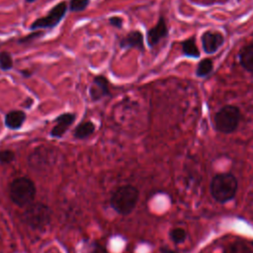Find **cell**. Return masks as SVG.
I'll return each instance as SVG.
<instances>
[{
    "instance_id": "cell-1",
    "label": "cell",
    "mask_w": 253,
    "mask_h": 253,
    "mask_svg": "<svg viewBox=\"0 0 253 253\" xmlns=\"http://www.w3.org/2000/svg\"><path fill=\"white\" fill-rule=\"evenodd\" d=\"M238 189L236 177L229 172L218 173L214 175L210 184V192L214 201L224 204L231 201Z\"/></svg>"
},
{
    "instance_id": "cell-2",
    "label": "cell",
    "mask_w": 253,
    "mask_h": 253,
    "mask_svg": "<svg viewBox=\"0 0 253 253\" xmlns=\"http://www.w3.org/2000/svg\"><path fill=\"white\" fill-rule=\"evenodd\" d=\"M138 190L131 185L119 187L111 197L112 208L123 215L129 214L138 201Z\"/></svg>"
},
{
    "instance_id": "cell-3",
    "label": "cell",
    "mask_w": 253,
    "mask_h": 253,
    "mask_svg": "<svg viewBox=\"0 0 253 253\" xmlns=\"http://www.w3.org/2000/svg\"><path fill=\"white\" fill-rule=\"evenodd\" d=\"M241 121V112L234 105H225L213 117V126L216 131L228 134L238 127Z\"/></svg>"
},
{
    "instance_id": "cell-4",
    "label": "cell",
    "mask_w": 253,
    "mask_h": 253,
    "mask_svg": "<svg viewBox=\"0 0 253 253\" xmlns=\"http://www.w3.org/2000/svg\"><path fill=\"white\" fill-rule=\"evenodd\" d=\"M10 198L19 207L29 206L33 203L36 196V186L27 177H19L12 181L9 188Z\"/></svg>"
},
{
    "instance_id": "cell-5",
    "label": "cell",
    "mask_w": 253,
    "mask_h": 253,
    "mask_svg": "<svg viewBox=\"0 0 253 253\" xmlns=\"http://www.w3.org/2000/svg\"><path fill=\"white\" fill-rule=\"evenodd\" d=\"M51 211L42 203H32L22 213L23 221L34 229L44 228L50 221Z\"/></svg>"
},
{
    "instance_id": "cell-6",
    "label": "cell",
    "mask_w": 253,
    "mask_h": 253,
    "mask_svg": "<svg viewBox=\"0 0 253 253\" xmlns=\"http://www.w3.org/2000/svg\"><path fill=\"white\" fill-rule=\"evenodd\" d=\"M65 12H66V4L64 2L58 3L49 11V13L45 17L36 20L32 24L31 28L32 29L52 28L60 22V20L65 15Z\"/></svg>"
},
{
    "instance_id": "cell-7",
    "label": "cell",
    "mask_w": 253,
    "mask_h": 253,
    "mask_svg": "<svg viewBox=\"0 0 253 253\" xmlns=\"http://www.w3.org/2000/svg\"><path fill=\"white\" fill-rule=\"evenodd\" d=\"M202 46L206 53H215L223 44L224 37L221 33L216 31H206L201 37Z\"/></svg>"
},
{
    "instance_id": "cell-8",
    "label": "cell",
    "mask_w": 253,
    "mask_h": 253,
    "mask_svg": "<svg viewBox=\"0 0 253 253\" xmlns=\"http://www.w3.org/2000/svg\"><path fill=\"white\" fill-rule=\"evenodd\" d=\"M168 35V28L163 17L159 18L157 24L147 32V42L150 46L156 45Z\"/></svg>"
},
{
    "instance_id": "cell-9",
    "label": "cell",
    "mask_w": 253,
    "mask_h": 253,
    "mask_svg": "<svg viewBox=\"0 0 253 253\" xmlns=\"http://www.w3.org/2000/svg\"><path fill=\"white\" fill-rule=\"evenodd\" d=\"M75 116L73 114L65 113L59 116L56 119V126L51 130V135L54 137H60L64 134V132L67 130V128L71 126V124L74 122Z\"/></svg>"
},
{
    "instance_id": "cell-10",
    "label": "cell",
    "mask_w": 253,
    "mask_h": 253,
    "mask_svg": "<svg viewBox=\"0 0 253 253\" xmlns=\"http://www.w3.org/2000/svg\"><path fill=\"white\" fill-rule=\"evenodd\" d=\"M240 65L246 71L253 73V43L244 45L238 52Z\"/></svg>"
},
{
    "instance_id": "cell-11",
    "label": "cell",
    "mask_w": 253,
    "mask_h": 253,
    "mask_svg": "<svg viewBox=\"0 0 253 253\" xmlns=\"http://www.w3.org/2000/svg\"><path fill=\"white\" fill-rule=\"evenodd\" d=\"M90 94L91 97L94 100L100 99L103 96H106L109 94V89H108V82L105 77L103 76H98L94 79L93 85L90 89Z\"/></svg>"
},
{
    "instance_id": "cell-12",
    "label": "cell",
    "mask_w": 253,
    "mask_h": 253,
    "mask_svg": "<svg viewBox=\"0 0 253 253\" xmlns=\"http://www.w3.org/2000/svg\"><path fill=\"white\" fill-rule=\"evenodd\" d=\"M121 45L123 47H136L143 49V37L138 31L130 32L122 42Z\"/></svg>"
},
{
    "instance_id": "cell-13",
    "label": "cell",
    "mask_w": 253,
    "mask_h": 253,
    "mask_svg": "<svg viewBox=\"0 0 253 253\" xmlns=\"http://www.w3.org/2000/svg\"><path fill=\"white\" fill-rule=\"evenodd\" d=\"M26 120V115L22 111H12L8 113L5 117V125L12 129H16L22 126L24 121Z\"/></svg>"
},
{
    "instance_id": "cell-14",
    "label": "cell",
    "mask_w": 253,
    "mask_h": 253,
    "mask_svg": "<svg viewBox=\"0 0 253 253\" xmlns=\"http://www.w3.org/2000/svg\"><path fill=\"white\" fill-rule=\"evenodd\" d=\"M182 53L187 57L199 58L201 52L196 44L195 38H189L182 42Z\"/></svg>"
},
{
    "instance_id": "cell-15",
    "label": "cell",
    "mask_w": 253,
    "mask_h": 253,
    "mask_svg": "<svg viewBox=\"0 0 253 253\" xmlns=\"http://www.w3.org/2000/svg\"><path fill=\"white\" fill-rule=\"evenodd\" d=\"M222 253H251V249L244 241L234 240L224 246Z\"/></svg>"
},
{
    "instance_id": "cell-16",
    "label": "cell",
    "mask_w": 253,
    "mask_h": 253,
    "mask_svg": "<svg viewBox=\"0 0 253 253\" xmlns=\"http://www.w3.org/2000/svg\"><path fill=\"white\" fill-rule=\"evenodd\" d=\"M213 68V62L211 58H203L197 65L196 68V75L198 77H206L208 76Z\"/></svg>"
},
{
    "instance_id": "cell-17",
    "label": "cell",
    "mask_w": 253,
    "mask_h": 253,
    "mask_svg": "<svg viewBox=\"0 0 253 253\" xmlns=\"http://www.w3.org/2000/svg\"><path fill=\"white\" fill-rule=\"evenodd\" d=\"M95 130V126L91 122H84L81 123L74 131V135L77 138H85L92 134Z\"/></svg>"
},
{
    "instance_id": "cell-18",
    "label": "cell",
    "mask_w": 253,
    "mask_h": 253,
    "mask_svg": "<svg viewBox=\"0 0 253 253\" xmlns=\"http://www.w3.org/2000/svg\"><path fill=\"white\" fill-rule=\"evenodd\" d=\"M169 236H170V239L175 244H180V243H183L186 240L187 232L182 227H175V228H172L170 230Z\"/></svg>"
},
{
    "instance_id": "cell-19",
    "label": "cell",
    "mask_w": 253,
    "mask_h": 253,
    "mask_svg": "<svg viewBox=\"0 0 253 253\" xmlns=\"http://www.w3.org/2000/svg\"><path fill=\"white\" fill-rule=\"evenodd\" d=\"M13 60L9 53L7 52H1L0 53V68L3 70H9L12 68Z\"/></svg>"
},
{
    "instance_id": "cell-20",
    "label": "cell",
    "mask_w": 253,
    "mask_h": 253,
    "mask_svg": "<svg viewBox=\"0 0 253 253\" xmlns=\"http://www.w3.org/2000/svg\"><path fill=\"white\" fill-rule=\"evenodd\" d=\"M89 3V0H71L70 10L73 12H79L84 10Z\"/></svg>"
},
{
    "instance_id": "cell-21",
    "label": "cell",
    "mask_w": 253,
    "mask_h": 253,
    "mask_svg": "<svg viewBox=\"0 0 253 253\" xmlns=\"http://www.w3.org/2000/svg\"><path fill=\"white\" fill-rule=\"evenodd\" d=\"M15 158V154L11 150H1L0 151V162L1 163H10Z\"/></svg>"
},
{
    "instance_id": "cell-22",
    "label": "cell",
    "mask_w": 253,
    "mask_h": 253,
    "mask_svg": "<svg viewBox=\"0 0 253 253\" xmlns=\"http://www.w3.org/2000/svg\"><path fill=\"white\" fill-rule=\"evenodd\" d=\"M110 23L117 28H121V26L123 24V20L119 17H112V18H110Z\"/></svg>"
},
{
    "instance_id": "cell-23",
    "label": "cell",
    "mask_w": 253,
    "mask_h": 253,
    "mask_svg": "<svg viewBox=\"0 0 253 253\" xmlns=\"http://www.w3.org/2000/svg\"><path fill=\"white\" fill-rule=\"evenodd\" d=\"M91 253H107V250L101 244H95L93 246V249H92Z\"/></svg>"
},
{
    "instance_id": "cell-24",
    "label": "cell",
    "mask_w": 253,
    "mask_h": 253,
    "mask_svg": "<svg viewBox=\"0 0 253 253\" xmlns=\"http://www.w3.org/2000/svg\"><path fill=\"white\" fill-rule=\"evenodd\" d=\"M160 253H179V252H177L175 250H172V249H169V248H162Z\"/></svg>"
},
{
    "instance_id": "cell-25",
    "label": "cell",
    "mask_w": 253,
    "mask_h": 253,
    "mask_svg": "<svg viewBox=\"0 0 253 253\" xmlns=\"http://www.w3.org/2000/svg\"><path fill=\"white\" fill-rule=\"evenodd\" d=\"M28 2H33V1H35V0H27Z\"/></svg>"
},
{
    "instance_id": "cell-26",
    "label": "cell",
    "mask_w": 253,
    "mask_h": 253,
    "mask_svg": "<svg viewBox=\"0 0 253 253\" xmlns=\"http://www.w3.org/2000/svg\"><path fill=\"white\" fill-rule=\"evenodd\" d=\"M251 245H252V246H253V240H252V241H251Z\"/></svg>"
}]
</instances>
